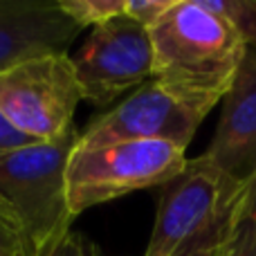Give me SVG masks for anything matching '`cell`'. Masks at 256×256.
<instances>
[{
	"label": "cell",
	"mask_w": 256,
	"mask_h": 256,
	"mask_svg": "<svg viewBox=\"0 0 256 256\" xmlns=\"http://www.w3.org/2000/svg\"><path fill=\"white\" fill-rule=\"evenodd\" d=\"M153 76L200 122L230 92L245 43L222 16L200 0H173L148 27Z\"/></svg>",
	"instance_id": "1"
},
{
	"label": "cell",
	"mask_w": 256,
	"mask_h": 256,
	"mask_svg": "<svg viewBox=\"0 0 256 256\" xmlns=\"http://www.w3.org/2000/svg\"><path fill=\"white\" fill-rule=\"evenodd\" d=\"M243 194L202 155L186 160L162 186L144 256H220L236 234Z\"/></svg>",
	"instance_id": "2"
},
{
	"label": "cell",
	"mask_w": 256,
	"mask_h": 256,
	"mask_svg": "<svg viewBox=\"0 0 256 256\" xmlns=\"http://www.w3.org/2000/svg\"><path fill=\"white\" fill-rule=\"evenodd\" d=\"M79 132L0 155V196L20 220L30 250H40L72 230L68 164Z\"/></svg>",
	"instance_id": "3"
},
{
	"label": "cell",
	"mask_w": 256,
	"mask_h": 256,
	"mask_svg": "<svg viewBox=\"0 0 256 256\" xmlns=\"http://www.w3.org/2000/svg\"><path fill=\"white\" fill-rule=\"evenodd\" d=\"M186 150L168 142H115L76 148L68 164V204L79 216L132 191L164 186L186 166Z\"/></svg>",
	"instance_id": "4"
},
{
	"label": "cell",
	"mask_w": 256,
	"mask_h": 256,
	"mask_svg": "<svg viewBox=\"0 0 256 256\" xmlns=\"http://www.w3.org/2000/svg\"><path fill=\"white\" fill-rule=\"evenodd\" d=\"M81 99L70 54L27 58L0 72V112L36 142L74 130L72 120Z\"/></svg>",
	"instance_id": "5"
},
{
	"label": "cell",
	"mask_w": 256,
	"mask_h": 256,
	"mask_svg": "<svg viewBox=\"0 0 256 256\" xmlns=\"http://www.w3.org/2000/svg\"><path fill=\"white\" fill-rule=\"evenodd\" d=\"M72 58L81 97L94 106H110L128 90L153 76V43L148 27L130 16H117L92 27Z\"/></svg>",
	"instance_id": "6"
},
{
	"label": "cell",
	"mask_w": 256,
	"mask_h": 256,
	"mask_svg": "<svg viewBox=\"0 0 256 256\" xmlns=\"http://www.w3.org/2000/svg\"><path fill=\"white\" fill-rule=\"evenodd\" d=\"M200 124L194 112L150 79L117 108L90 122L79 132L76 148H97L115 142H168L186 150Z\"/></svg>",
	"instance_id": "7"
},
{
	"label": "cell",
	"mask_w": 256,
	"mask_h": 256,
	"mask_svg": "<svg viewBox=\"0 0 256 256\" xmlns=\"http://www.w3.org/2000/svg\"><path fill=\"white\" fill-rule=\"evenodd\" d=\"M202 158L240 191L256 178V48H245L234 84L222 99L218 128Z\"/></svg>",
	"instance_id": "8"
},
{
	"label": "cell",
	"mask_w": 256,
	"mask_h": 256,
	"mask_svg": "<svg viewBox=\"0 0 256 256\" xmlns=\"http://www.w3.org/2000/svg\"><path fill=\"white\" fill-rule=\"evenodd\" d=\"M81 32L56 0H0V72L27 58L68 54Z\"/></svg>",
	"instance_id": "9"
},
{
	"label": "cell",
	"mask_w": 256,
	"mask_h": 256,
	"mask_svg": "<svg viewBox=\"0 0 256 256\" xmlns=\"http://www.w3.org/2000/svg\"><path fill=\"white\" fill-rule=\"evenodd\" d=\"M204 9L222 16L236 34L243 38L245 48H256V0H200Z\"/></svg>",
	"instance_id": "10"
},
{
	"label": "cell",
	"mask_w": 256,
	"mask_h": 256,
	"mask_svg": "<svg viewBox=\"0 0 256 256\" xmlns=\"http://www.w3.org/2000/svg\"><path fill=\"white\" fill-rule=\"evenodd\" d=\"M56 4L84 30L126 14V0H56Z\"/></svg>",
	"instance_id": "11"
},
{
	"label": "cell",
	"mask_w": 256,
	"mask_h": 256,
	"mask_svg": "<svg viewBox=\"0 0 256 256\" xmlns=\"http://www.w3.org/2000/svg\"><path fill=\"white\" fill-rule=\"evenodd\" d=\"M30 243L20 220L9 207V202L0 196V256H30Z\"/></svg>",
	"instance_id": "12"
},
{
	"label": "cell",
	"mask_w": 256,
	"mask_h": 256,
	"mask_svg": "<svg viewBox=\"0 0 256 256\" xmlns=\"http://www.w3.org/2000/svg\"><path fill=\"white\" fill-rule=\"evenodd\" d=\"M30 256H102V252L86 236L70 230L63 236L54 238L52 243L43 245L40 250H34Z\"/></svg>",
	"instance_id": "13"
},
{
	"label": "cell",
	"mask_w": 256,
	"mask_h": 256,
	"mask_svg": "<svg viewBox=\"0 0 256 256\" xmlns=\"http://www.w3.org/2000/svg\"><path fill=\"white\" fill-rule=\"evenodd\" d=\"M171 4L173 0H126V16L144 27H150Z\"/></svg>",
	"instance_id": "14"
},
{
	"label": "cell",
	"mask_w": 256,
	"mask_h": 256,
	"mask_svg": "<svg viewBox=\"0 0 256 256\" xmlns=\"http://www.w3.org/2000/svg\"><path fill=\"white\" fill-rule=\"evenodd\" d=\"M225 256H256V225L240 222L230 248L225 250Z\"/></svg>",
	"instance_id": "15"
},
{
	"label": "cell",
	"mask_w": 256,
	"mask_h": 256,
	"mask_svg": "<svg viewBox=\"0 0 256 256\" xmlns=\"http://www.w3.org/2000/svg\"><path fill=\"white\" fill-rule=\"evenodd\" d=\"M30 144H36V140L27 137L25 132H20L18 128H14L9 124L7 117L0 112V155L9 153V150L22 148V146H30Z\"/></svg>",
	"instance_id": "16"
},
{
	"label": "cell",
	"mask_w": 256,
	"mask_h": 256,
	"mask_svg": "<svg viewBox=\"0 0 256 256\" xmlns=\"http://www.w3.org/2000/svg\"><path fill=\"white\" fill-rule=\"evenodd\" d=\"M240 222H250L256 225V178L248 184L243 194V202H240V214H238V225Z\"/></svg>",
	"instance_id": "17"
},
{
	"label": "cell",
	"mask_w": 256,
	"mask_h": 256,
	"mask_svg": "<svg viewBox=\"0 0 256 256\" xmlns=\"http://www.w3.org/2000/svg\"><path fill=\"white\" fill-rule=\"evenodd\" d=\"M220 256H225V252H222V254H220Z\"/></svg>",
	"instance_id": "18"
}]
</instances>
